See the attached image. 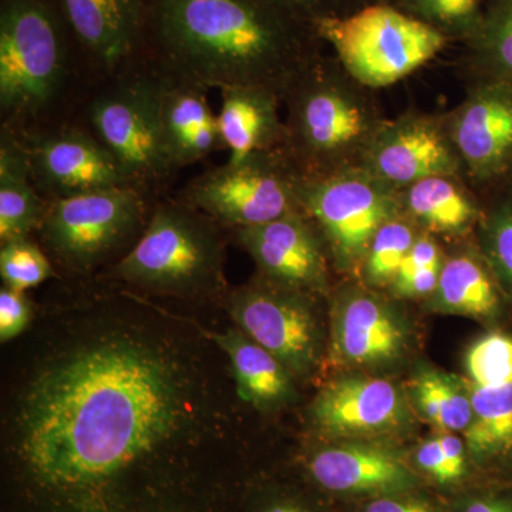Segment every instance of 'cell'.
<instances>
[{"mask_svg":"<svg viewBox=\"0 0 512 512\" xmlns=\"http://www.w3.org/2000/svg\"><path fill=\"white\" fill-rule=\"evenodd\" d=\"M143 302L55 316L3 417L8 512H232L239 399L201 326Z\"/></svg>","mask_w":512,"mask_h":512,"instance_id":"1","label":"cell"},{"mask_svg":"<svg viewBox=\"0 0 512 512\" xmlns=\"http://www.w3.org/2000/svg\"><path fill=\"white\" fill-rule=\"evenodd\" d=\"M154 13L178 80L204 89L262 86L284 99L316 57L303 29L309 23L271 0H154Z\"/></svg>","mask_w":512,"mask_h":512,"instance_id":"2","label":"cell"},{"mask_svg":"<svg viewBox=\"0 0 512 512\" xmlns=\"http://www.w3.org/2000/svg\"><path fill=\"white\" fill-rule=\"evenodd\" d=\"M284 153L303 177L360 167L384 117L338 60H312L284 94Z\"/></svg>","mask_w":512,"mask_h":512,"instance_id":"3","label":"cell"},{"mask_svg":"<svg viewBox=\"0 0 512 512\" xmlns=\"http://www.w3.org/2000/svg\"><path fill=\"white\" fill-rule=\"evenodd\" d=\"M225 248L217 222L185 204H163L133 248L114 266V278L134 288L184 299L224 296Z\"/></svg>","mask_w":512,"mask_h":512,"instance_id":"4","label":"cell"},{"mask_svg":"<svg viewBox=\"0 0 512 512\" xmlns=\"http://www.w3.org/2000/svg\"><path fill=\"white\" fill-rule=\"evenodd\" d=\"M312 26L316 37L335 50L343 70L369 90L406 79L439 55L450 40L390 3L323 16Z\"/></svg>","mask_w":512,"mask_h":512,"instance_id":"5","label":"cell"},{"mask_svg":"<svg viewBox=\"0 0 512 512\" xmlns=\"http://www.w3.org/2000/svg\"><path fill=\"white\" fill-rule=\"evenodd\" d=\"M299 204L339 271L360 272L382 225L403 214L400 191L360 167L299 178Z\"/></svg>","mask_w":512,"mask_h":512,"instance_id":"6","label":"cell"},{"mask_svg":"<svg viewBox=\"0 0 512 512\" xmlns=\"http://www.w3.org/2000/svg\"><path fill=\"white\" fill-rule=\"evenodd\" d=\"M301 174L284 150L264 151L207 171L185 192L187 204L229 228L258 227L302 211Z\"/></svg>","mask_w":512,"mask_h":512,"instance_id":"7","label":"cell"},{"mask_svg":"<svg viewBox=\"0 0 512 512\" xmlns=\"http://www.w3.org/2000/svg\"><path fill=\"white\" fill-rule=\"evenodd\" d=\"M144 214L137 188H109L55 198L39 229L60 264L87 272L136 237Z\"/></svg>","mask_w":512,"mask_h":512,"instance_id":"8","label":"cell"},{"mask_svg":"<svg viewBox=\"0 0 512 512\" xmlns=\"http://www.w3.org/2000/svg\"><path fill=\"white\" fill-rule=\"evenodd\" d=\"M63 52L55 19L40 0H6L0 16V106L29 114L55 96Z\"/></svg>","mask_w":512,"mask_h":512,"instance_id":"9","label":"cell"},{"mask_svg":"<svg viewBox=\"0 0 512 512\" xmlns=\"http://www.w3.org/2000/svg\"><path fill=\"white\" fill-rule=\"evenodd\" d=\"M311 296L258 276L228 296L227 309L237 328L293 377H308L318 367L322 349Z\"/></svg>","mask_w":512,"mask_h":512,"instance_id":"10","label":"cell"},{"mask_svg":"<svg viewBox=\"0 0 512 512\" xmlns=\"http://www.w3.org/2000/svg\"><path fill=\"white\" fill-rule=\"evenodd\" d=\"M464 177L477 192L512 178V83L477 76L466 99L446 114Z\"/></svg>","mask_w":512,"mask_h":512,"instance_id":"11","label":"cell"},{"mask_svg":"<svg viewBox=\"0 0 512 512\" xmlns=\"http://www.w3.org/2000/svg\"><path fill=\"white\" fill-rule=\"evenodd\" d=\"M163 82L136 80L94 101L96 136L123 167L131 185L170 173L161 137Z\"/></svg>","mask_w":512,"mask_h":512,"instance_id":"12","label":"cell"},{"mask_svg":"<svg viewBox=\"0 0 512 512\" xmlns=\"http://www.w3.org/2000/svg\"><path fill=\"white\" fill-rule=\"evenodd\" d=\"M473 419L464 431L467 450L481 461L512 458V336L487 333L466 355V379Z\"/></svg>","mask_w":512,"mask_h":512,"instance_id":"13","label":"cell"},{"mask_svg":"<svg viewBox=\"0 0 512 512\" xmlns=\"http://www.w3.org/2000/svg\"><path fill=\"white\" fill-rule=\"evenodd\" d=\"M362 167L399 191L439 175L464 177L460 156L448 136L446 117L431 114L406 113L384 120L367 148Z\"/></svg>","mask_w":512,"mask_h":512,"instance_id":"14","label":"cell"},{"mask_svg":"<svg viewBox=\"0 0 512 512\" xmlns=\"http://www.w3.org/2000/svg\"><path fill=\"white\" fill-rule=\"evenodd\" d=\"M234 231L238 244L254 259L261 278L309 295L328 291L329 252L305 212Z\"/></svg>","mask_w":512,"mask_h":512,"instance_id":"15","label":"cell"},{"mask_svg":"<svg viewBox=\"0 0 512 512\" xmlns=\"http://www.w3.org/2000/svg\"><path fill=\"white\" fill-rule=\"evenodd\" d=\"M409 345L399 311L363 286H345L332 303L330 352L338 365L376 367L396 362Z\"/></svg>","mask_w":512,"mask_h":512,"instance_id":"16","label":"cell"},{"mask_svg":"<svg viewBox=\"0 0 512 512\" xmlns=\"http://www.w3.org/2000/svg\"><path fill=\"white\" fill-rule=\"evenodd\" d=\"M311 420L323 436L352 439L400 430L409 421V412L402 393L389 380L340 377L315 397Z\"/></svg>","mask_w":512,"mask_h":512,"instance_id":"17","label":"cell"},{"mask_svg":"<svg viewBox=\"0 0 512 512\" xmlns=\"http://www.w3.org/2000/svg\"><path fill=\"white\" fill-rule=\"evenodd\" d=\"M37 187L55 198L133 187L127 174L99 138L63 130L26 147Z\"/></svg>","mask_w":512,"mask_h":512,"instance_id":"18","label":"cell"},{"mask_svg":"<svg viewBox=\"0 0 512 512\" xmlns=\"http://www.w3.org/2000/svg\"><path fill=\"white\" fill-rule=\"evenodd\" d=\"M309 476L323 490L338 494H402L417 478L393 451L367 444L325 446L311 454Z\"/></svg>","mask_w":512,"mask_h":512,"instance_id":"19","label":"cell"},{"mask_svg":"<svg viewBox=\"0 0 512 512\" xmlns=\"http://www.w3.org/2000/svg\"><path fill=\"white\" fill-rule=\"evenodd\" d=\"M220 90L218 127L221 146L229 151V163L284 148L286 126L279 113L281 94L262 86H227Z\"/></svg>","mask_w":512,"mask_h":512,"instance_id":"20","label":"cell"},{"mask_svg":"<svg viewBox=\"0 0 512 512\" xmlns=\"http://www.w3.org/2000/svg\"><path fill=\"white\" fill-rule=\"evenodd\" d=\"M204 87L181 82H163L161 92V137L171 170L198 163L221 146L218 116Z\"/></svg>","mask_w":512,"mask_h":512,"instance_id":"21","label":"cell"},{"mask_svg":"<svg viewBox=\"0 0 512 512\" xmlns=\"http://www.w3.org/2000/svg\"><path fill=\"white\" fill-rule=\"evenodd\" d=\"M205 332L227 357L242 402L262 413L275 412L293 402L295 377L268 350L238 328L227 332L205 329Z\"/></svg>","mask_w":512,"mask_h":512,"instance_id":"22","label":"cell"},{"mask_svg":"<svg viewBox=\"0 0 512 512\" xmlns=\"http://www.w3.org/2000/svg\"><path fill=\"white\" fill-rule=\"evenodd\" d=\"M400 204L406 217L429 234H468L477 228L483 214V200L464 177L439 175L400 190Z\"/></svg>","mask_w":512,"mask_h":512,"instance_id":"23","label":"cell"},{"mask_svg":"<svg viewBox=\"0 0 512 512\" xmlns=\"http://www.w3.org/2000/svg\"><path fill=\"white\" fill-rule=\"evenodd\" d=\"M80 42L107 69L123 62L138 36L143 0H63Z\"/></svg>","mask_w":512,"mask_h":512,"instance_id":"24","label":"cell"},{"mask_svg":"<svg viewBox=\"0 0 512 512\" xmlns=\"http://www.w3.org/2000/svg\"><path fill=\"white\" fill-rule=\"evenodd\" d=\"M430 299L436 312L485 320L498 318L508 302L478 247L446 256L439 285Z\"/></svg>","mask_w":512,"mask_h":512,"instance_id":"25","label":"cell"},{"mask_svg":"<svg viewBox=\"0 0 512 512\" xmlns=\"http://www.w3.org/2000/svg\"><path fill=\"white\" fill-rule=\"evenodd\" d=\"M28 150L2 134L0 144V242L29 238L40 228L47 205L33 183Z\"/></svg>","mask_w":512,"mask_h":512,"instance_id":"26","label":"cell"},{"mask_svg":"<svg viewBox=\"0 0 512 512\" xmlns=\"http://www.w3.org/2000/svg\"><path fill=\"white\" fill-rule=\"evenodd\" d=\"M485 194L478 222L477 247L512 303V178Z\"/></svg>","mask_w":512,"mask_h":512,"instance_id":"27","label":"cell"},{"mask_svg":"<svg viewBox=\"0 0 512 512\" xmlns=\"http://www.w3.org/2000/svg\"><path fill=\"white\" fill-rule=\"evenodd\" d=\"M412 397L421 416L436 429L456 433L470 426L473 409L463 380L426 370L414 377Z\"/></svg>","mask_w":512,"mask_h":512,"instance_id":"28","label":"cell"},{"mask_svg":"<svg viewBox=\"0 0 512 512\" xmlns=\"http://www.w3.org/2000/svg\"><path fill=\"white\" fill-rule=\"evenodd\" d=\"M420 234L421 229L404 214L382 225L370 242L360 268L366 286L389 289Z\"/></svg>","mask_w":512,"mask_h":512,"instance_id":"29","label":"cell"},{"mask_svg":"<svg viewBox=\"0 0 512 512\" xmlns=\"http://www.w3.org/2000/svg\"><path fill=\"white\" fill-rule=\"evenodd\" d=\"M468 47L477 76L512 83V0L488 6L483 28Z\"/></svg>","mask_w":512,"mask_h":512,"instance_id":"30","label":"cell"},{"mask_svg":"<svg viewBox=\"0 0 512 512\" xmlns=\"http://www.w3.org/2000/svg\"><path fill=\"white\" fill-rule=\"evenodd\" d=\"M394 6L467 45L480 33L488 13L487 0H396Z\"/></svg>","mask_w":512,"mask_h":512,"instance_id":"31","label":"cell"},{"mask_svg":"<svg viewBox=\"0 0 512 512\" xmlns=\"http://www.w3.org/2000/svg\"><path fill=\"white\" fill-rule=\"evenodd\" d=\"M446 255L429 232L421 231L404 259L389 291L394 298H430L439 285Z\"/></svg>","mask_w":512,"mask_h":512,"instance_id":"32","label":"cell"},{"mask_svg":"<svg viewBox=\"0 0 512 512\" xmlns=\"http://www.w3.org/2000/svg\"><path fill=\"white\" fill-rule=\"evenodd\" d=\"M0 275L8 288L26 292L47 281L53 268L42 249L25 238L2 245Z\"/></svg>","mask_w":512,"mask_h":512,"instance_id":"33","label":"cell"},{"mask_svg":"<svg viewBox=\"0 0 512 512\" xmlns=\"http://www.w3.org/2000/svg\"><path fill=\"white\" fill-rule=\"evenodd\" d=\"M33 320V308L25 292L3 286L0 291V340L19 338Z\"/></svg>","mask_w":512,"mask_h":512,"instance_id":"34","label":"cell"},{"mask_svg":"<svg viewBox=\"0 0 512 512\" xmlns=\"http://www.w3.org/2000/svg\"><path fill=\"white\" fill-rule=\"evenodd\" d=\"M416 463L420 470L439 483H454L458 478L444 453L439 437L424 441L416 451Z\"/></svg>","mask_w":512,"mask_h":512,"instance_id":"35","label":"cell"},{"mask_svg":"<svg viewBox=\"0 0 512 512\" xmlns=\"http://www.w3.org/2000/svg\"><path fill=\"white\" fill-rule=\"evenodd\" d=\"M271 2L309 25L323 16L340 15L339 0H271Z\"/></svg>","mask_w":512,"mask_h":512,"instance_id":"36","label":"cell"},{"mask_svg":"<svg viewBox=\"0 0 512 512\" xmlns=\"http://www.w3.org/2000/svg\"><path fill=\"white\" fill-rule=\"evenodd\" d=\"M247 512H318L298 495L274 493L254 498Z\"/></svg>","mask_w":512,"mask_h":512,"instance_id":"37","label":"cell"},{"mask_svg":"<svg viewBox=\"0 0 512 512\" xmlns=\"http://www.w3.org/2000/svg\"><path fill=\"white\" fill-rule=\"evenodd\" d=\"M365 512H437L427 501L404 495H382L366 505Z\"/></svg>","mask_w":512,"mask_h":512,"instance_id":"38","label":"cell"},{"mask_svg":"<svg viewBox=\"0 0 512 512\" xmlns=\"http://www.w3.org/2000/svg\"><path fill=\"white\" fill-rule=\"evenodd\" d=\"M464 512H512V500L505 497L477 498L467 505Z\"/></svg>","mask_w":512,"mask_h":512,"instance_id":"39","label":"cell"},{"mask_svg":"<svg viewBox=\"0 0 512 512\" xmlns=\"http://www.w3.org/2000/svg\"><path fill=\"white\" fill-rule=\"evenodd\" d=\"M359 2L362 3V6L373 5V3H390V5H394L396 0H359ZM362 6H360V8H362Z\"/></svg>","mask_w":512,"mask_h":512,"instance_id":"40","label":"cell"},{"mask_svg":"<svg viewBox=\"0 0 512 512\" xmlns=\"http://www.w3.org/2000/svg\"><path fill=\"white\" fill-rule=\"evenodd\" d=\"M488 6L493 5V3L497 2V0H487Z\"/></svg>","mask_w":512,"mask_h":512,"instance_id":"41","label":"cell"}]
</instances>
